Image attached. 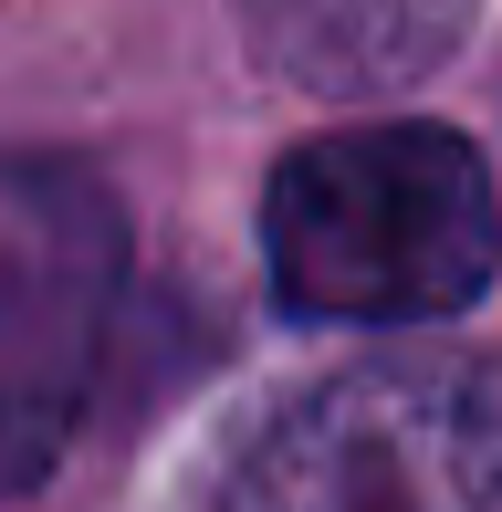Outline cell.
<instances>
[{"label": "cell", "instance_id": "2", "mask_svg": "<svg viewBox=\"0 0 502 512\" xmlns=\"http://www.w3.org/2000/svg\"><path fill=\"white\" fill-rule=\"evenodd\" d=\"M210 512H502V366L461 345H377L293 387Z\"/></svg>", "mask_w": 502, "mask_h": 512}, {"label": "cell", "instance_id": "3", "mask_svg": "<svg viewBox=\"0 0 502 512\" xmlns=\"http://www.w3.org/2000/svg\"><path fill=\"white\" fill-rule=\"evenodd\" d=\"M116 293L126 220L105 178L74 157H0V502L63 460Z\"/></svg>", "mask_w": 502, "mask_h": 512}, {"label": "cell", "instance_id": "4", "mask_svg": "<svg viewBox=\"0 0 502 512\" xmlns=\"http://www.w3.org/2000/svg\"><path fill=\"white\" fill-rule=\"evenodd\" d=\"M471 0H241L251 53L304 95H387L461 42Z\"/></svg>", "mask_w": 502, "mask_h": 512}, {"label": "cell", "instance_id": "1", "mask_svg": "<svg viewBox=\"0 0 502 512\" xmlns=\"http://www.w3.org/2000/svg\"><path fill=\"white\" fill-rule=\"evenodd\" d=\"M262 251L293 314L429 324L492 283L502 199H492L482 147L450 126H346L272 168Z\"/></svg>", "mask_w": 502, "mask_h": 512}]
</instances>
